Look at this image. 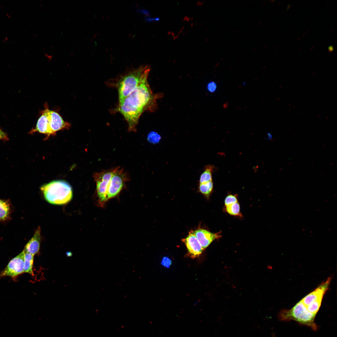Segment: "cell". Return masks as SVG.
<instances>
[{
	"label": "cell",
	"mask_w": 337,
	"mask_h": 337,
	"mask_svg": "<svg viewBox=\"0 0 337 337\" xmlns=\"http://www.w3.org/2000/svg\"><path fill=\"white\" fill-rule=\"evenodd\" d=\"M159 94L153 93L148 80L140 84L121 102L116 110L121 113L127 121L129 131L135 132L140 117L145 111H153L156 108Z\"/></svg>",
	"instance_id": "6da1fadb"
},
{
	"label": "cell",
	"mask_w": 337,
	"mask_h": 337,
	"mask_svg": "<svg viewBox=\"0 0 337 337\" xmlns=\"http://www.w3.org/2000/svg\"><path fill=\"white\" fill-rule=\"evenodd\" d=\"M150 70L148 65L141 66L130 70L120 77L116 84L119 103L122 102L140 84L148 80Z\"/></svg>",
	"instance_id": "7a4b0ae2"
},
{
	"label": "cell",
	"mask_w": 337,
	"mask_h": 337,
	"mask_svg": "<svg viewBox=\"0 0 337 337\" xmlns=\"http://www.w3.org/2000/svg\"><path fill=\"white\" fill-rule=\"evenodd\" d=\"M45 200L55 205H63L69 202L73 196L70 185L63 180H54L41 188Z\"/></svg>",
	"instance_id": "3957f363"
},
{
	"label": "cell",
	"mask_w": 337,
	"mask_h": 337,
	"mask_svg": "<svg viewBox=\"0 0 337 337\" xmlns=\"http://www.w3.org/2000/svg\"><path fill=\"white\" fill-rule=\"evenodd\" d=\"M315 315L309 312L300 301L291 309L281 312L280 317L282 320H294L316 329V327L314 321Z\"/></svg>",
	"instance_id": "277c9868"
},
{
	"label": "cell",
	"mask_w": 337,
	"mask_h": 337,
	"mask_svg": "<svg viewBox=\"0 0 337 337\" xmlns=\"http://www.w3.org/2000/svg\"><path fill=\"white\" fill-rule=\"evenodd\" d=\"M129 179L127 173L123 168H115L107 189L105 201L117 196L120 192L125 183Z\"/></svg>",
	"instance_id": "5b68a950"
},
{
	"label": "cell",
	"mask_w": 337,
	"mask_h": 337,
	"mask_svg": "<svg viewBox=\"0 0 337 337\" xmlns=\"http://www.w3.org/2000/svg\"><path fill=\"white\" fill-rule=\"evenodd\" d=\"M115 168L103 170L95 173L94 175L96 183V191L98 201L100 204L105 202L106 193Z\"/></svg>",
	"instance_id": "8992f818"
},
{
	"label": "cell",
	"mask_w": 337,
	"mask_h": 337,
	"mask_svg": "<svg viewBox=\"0 0 337 337\" xmlns=\"http://www.w3.org/2000/svg\"><path fill=\"white\" fill-rule=\"evenodd\" d=\"M25 251L12 258L5 269L0 274V277L8 276L14 279L24 273V262Z\"/></svg>",
	"instance_id": "52a82bcc"
},
{
	"label": "cell",
	"mask_w": 337,
	"mask_h": 337,
	"mask_svg": "<svg viewBox=\"0 0 337 337\" xmlns=\"http://www.w3.org/2000/svg\"><path fill=\"white\" fill-rule=\"evenodd\" d=\"M44 106L48 119L49 136L55 134L60 130L70 127V124L65 121L58 113L50 110L47 104H45Z\"/></svg>",
	"instance_id": "ba28073f"
},
{
	"label": "cell",
	"mask_w": 337,
	"mask_h": 337,
	"mask_svg": "<svg viewBox=\"0 0 337 337\" xmlns=\"http://www.w3.org/2000/svg\"><path fill=\"white\" fill-rule=\"evenodd\" d=\"M183 241L187 247L189 256L192 258L198 257L204 250L193 231L190 232Z\"/></svg>",
	"instance_id": "9c48e42d"
},
{
	"label": "cell",
	"mask_w": 337,
	"mask_h": 337,
	"mask_svg": "<svg viewBox=\"0 0 337 337\" xmlns=\"http://www.w3.org/2000/svg\"><path fill=\"white\" fill-rule=\"evenodd\" d=\"M330 281V278H328L326 281L322 283L313 291L306 296L301 301L306 307L319 298L323 297L328 288Z\"/></svg>",
	"instance_id": "30bf717a"
},
{
	"label": "cell",
	"mask_w": 337,
	"mask_h": 337,
	"mask_svg": "<svg viewBox=\"0 0 337 337\" xmlns=\"http://www.w3.org/2000/svg\"><path fill=\"white\" fill-rule=\"evenodd\" d=\"M194 232L203 249L207 247L214 240L220 237V235L217 233H212L203 229L196 230Z\"/></svg>",
	"instance_id": "8fae6325"
},
{
	"label": "cell",
	"mask_w": 337,
	"mask_h": 337,
	"mask_svg": "<svg viewBox=\"0 0 337 337\" xmlns=\"http://www.w3.org/2000/svg\"><path fill=\"white\" fill-rule=\"evenodd\" d=\"M41 231V227L39 226L32 237L25 245L24 250L26 252L34 256L39 252L40 246Z\"/></svg>",
	"instance_id": "7c38bea8"
},
{
	"label": "cell",
	"mask_w": 337,
	"mask_h": 337,
	"mask_svg": "<svg viewBox=\"0 0 337 337\" xmlns=\"http://www.w3.org/2000/svg\"><path fill=\"white\" fill-rule=\"evenodd\" d=\"M42 114L38 120L35 128L32 132H37L49 136L48 121L46 108L41 112Z\"/></svg>",
	"instance_id": "4fadbf2b"
},
{
	"label": "cell",
	"mask_w": 337,
	"mask_h": 337,
	"mask_svg": "<svg viewBox=\"0 0 337 337\" xmlns=\"http://www.w3.org/2000/svg\"><path fill=\"white\" fill-rule=\"evenodd\" d=\"M12 211V204L10 200L0 199V221L10 219Z\"/></svg>",
	"instance_id": "5bb4252c"
},
{
	"label": "cell",
	"mask_w": 337,
	"mask_h": 337,
	"mask_svg": "<svg viewBox=\"0 0 337 337\" xmlns=\"http://www.w3.org/2000/svg\"><path fill=\"white\" fill-rule=\"evenodd\" d=\"M215 170V167L213 165H206L204 168L203 172L200 176L199 183L212 181V174L214 172Z\"/></svg>",
	"instance_id": "9a60e30c"
},
{
	"label": "cell",
	"mask_w": 337,
	"mask_h": 337,
	"mask_svg": "<svg viewBox=\"0 0 337 337\" xmlns=\"http://www.w3.org/2000/svg\"><path fill=\"white\" fill-rule=\"evenodd\" d=\"M34 259V255L25 251L24 262V272L31 275L33 274Z\"/></svg>",
	"instance_id": "2e32d148"
},
{
	"label": "cell",
	"mask_w": 337,
	"mask_h": 337,
	"mask_svg": "<svg viewBox=\"0 0 337 337\" xmlns=\"http://www.w3.org/2000/svg\"><path fill=\"white\" fill-rule=\"evenodd\" d=\"M213 188L212 181L199 183L198 189L200 192L207 197H209Z\"/></svg>",
	"instance_id": "e0dca14e"
},
{
	"label": "cell",
	"mask_w": 337,
	"mask_h": 337,
	"mask_svg": "<svg viewBox=\"0 0 337 337\" xmlns=\"http://www.w3.org/2000/svg\"><path fill=\"white\" fill-rule=\"evenodd\" d=\"M240 209V206L238 202L226 206L225 208L226 211L230 215L242 217Z\"/></svg>",
	"instance_id": "ac0fdd59"
},
{
	"label": "cell",
	"mask_w": 337,
	"mask_h": 337,
	"mask_svg": "<svg viewBox=\"0 0 337 337\" xmlns=\"http://www.w3.org/2000/svg\"><path fill=\"white\" fill-rule=\"evenodd\" d=\"M323 297H321L313 301L306 306L310 313L316 315L320 306Z\"/></svg>",
	"instance_id": "d6986e66"
},
{
	"label": "cell",
	"mask_w": 337,
	"mask_h": 337,
	"mask_svg": "<svg viewBox=\"0 0 337 337\" xmlns=\"http://www.w3.org/2000/svg\"><path fill=\"white\" fill-rule=\"evenodd\" d=\"M237 202L238 200L237 195L229 194L225 199V205L226 207Z\"/></svg>",
	"instance_id": "ffe728a7"
},
{
	"label": "cell",
	"mask_w": 337,
	"mask_h": 337,
	"mask_svg": "<svg viewBox=\"0 0 337 337\" xmlns=\"http://www.w3.org/2000/svg\"><path fill=\"white\" fill-rule=\"evenodd\" d=\"M160 136L157 133L154 132H151L148 136V139L152 143H155L158 142L160 139Z\"/></svg>",
	"instance_id": "44dd1931"
},
{
	"label": "cell",
	"mask_w": 337,
	"mask_h": 337,
	"mask_svg": "<svg viewBox=\"0 0 337 337\" xmlns=\"http://www.w3.org/2000/svg\"><path fill=\"white\" fill-rule=\"evenodd\" d=\"M172 263L171 261L168 257H164L161 261V264L164 267H169Z\"/></svg>",
	"instance_id": "7402d4cb"
},
{
	"label": "cell",
	"mask_w": 337,
	"mask_h": 337,
	"mask_svg": "<svg viewBox=\"0 0 337 337\" xmlns=\"http://www.w3.org/2000/svg\"><path fill=\"white\" fill-rule=\"evenodd\" d=\"M217 87L216 83L213 81L209 82L207 85L208 90L211 92H214L216 90Z\"/></svg>",
	"instance_id": "603a6c76"
},
{
	"label": "cell",
	"mask_w": 337,
	"mask_h": 337,
	"mask_svg": "<svg viewBox=\"0 0 337 337\" xmlns=\"http://www.w3.org/2000/svg\"><path fill=\"white\" fill-rule=\"evenodd\" d=\"M7 139V137L6 134L0 129V140Z\"/></svg>",
	"instance_id": "cb8c5ba5"
},
{
	"label": "cell",
	"mask_w": 337,
	"mask_h": 337,
	"mask_svg": "<svg viewBox=\"0 0 337 337\" xmlns=\"http://www.w3.org/2000/svg\"><path fill=\"white\" fill-rule=\"evenodd\" d=\"M334 50V47L332 46H330L328 48V50L329 52H331Z\"/></svg>",
	"instance_id": "d4e9b609"
}]
</instances>
